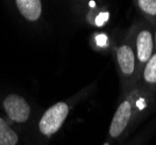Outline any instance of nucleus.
<instances>
[{"label":"nucleus","instance_id":"1","mask_svg":"<svg viewBox=\"0 0 156 145\" xmlns=\"http://www.w3.org/2000/svg\"><path fill=\"white\" fill-rule=\"evenodd\" d=\"M155 102L156 93L146 89L140 84L121 93L110 123L106 143L108 145L114 144L126 138L153 112Z\"/></svg>","mask_w":156,"mask_h":145},{"label":"nucleus","instance_id":"2","mask_svg":"<svg viewBox=\"0 0 156 145\" xmlns=\"http://www.w3.org/2000/svg\"><path fill=\"white\" fill-rule=\"evenodd\" d=\"M90 91V86L82 89L77 94L70 96L69 99L62 100L47 108L37 119L35 120L30 131L26 138V145H44L51 137H54L69 117L72 108L79 101L84 99Z\"/></svg>","mask_w":156,"mask_h":145},{"label":"nucleus","instance_id":"3","mask_svg":"<svg viewBox=\"0 0 156 145\" xmlns=\"http://www.w3.org/2000/svg\"><path fill=\"white\" fill-rule=\"evenodd\" d=\"M0 110L26 140L35 120L37 119L32 101L21 93L0 91Z\"/></svg>","mask_w":156,"mask_h":145},{"label":"nucleus","instance_id":"4","mask_svg":"<svg viewBox=\"0 0 156 145\" xmlns=\"http://www.w3.org/2000/svg\"><path fill=\"white\" fill-rule=\"evenodd\" d=\"M112 52L120 81L121 93H125L137 85L140 79L136 56L127 30L113 44Z\"/></svg>","mask_w":156,"mask_h":145},{"label":"nucleus","instance_id":"5","mask_svg":"<svg viewBox=\"0 0 156 145\" xmlns=\"http://www.w3.org/2000/svg\"><path fill=\"white\" fill-rule=\"evenodd\" d=\"M127 33L129 35L132 46L135 51L139 74H141L143 66L156 52L153 26L143 19L136 20L130 25V27L127 29Z\"/></svg>","mask_w":156,"mask_h":145},{"label":"nucleus","instance_id":"6","mask_svg":"<svg viewBox=\"0 0 156 145\" xmlns=\"http://www.w3.org/2000/svg\"><path fill=\"white\" fill-rule=\"evenodd\" d=\"M11 13L28 26L41 22L43 18V2L41 0H14L6 2Z\"/></svg>","mask_w":156,"mask_h":145},{"label":"nucleus","instance_id":"7","mask_svg":"<svg viewBox=\"0 0 156 145\" xmlns=\"http://www.w3.org/2000/svg\"><path fill=\"white\" fill-rule=\"evenodd\" d=\"M0 145H26L23 136L0 113Z\"/></svg>","mask_w":156,"mask_h":145},{"label":"nucleus","instance_id":"8","mask_svg":"<svg viewBox=\"0 0 156 145\" xmlns=\"http://www.w3.org/2000/svg\"><path fill=\"white\" fill-rule=\"evenodd\" d=\"M139 84L150 92L156 93V52L143 66Z\"/></svg>","mask_w":156,"mask_h":145},{"label":"nucleus","instance_id":"9","mask_svg":"<svg viewBox=\"0 0 156 145\" xmlns=\"http://www.w3.org/2000/svg\"><path fill=\"white\" fill-rule=\"evenodd\" d=\"M133 5L139 14L151 26L156 23V0H135Z\"/></svg>","mask_w":156,"mask_h":145},{"label":"nucleus","instance_id":"10","mask_svg":"<svg viewBox=\"0 0 156 145\" xmlns=\"http://www.w3.org/2000/svg\"><path fill=\"white\" fill-rule=\"evenodd\" d=\"M108 40L107 39V35L105 36L104 34H97L96 36H94V42H96V46L97 48H105V42L104 41Z\"/></svg>","mask_w":156,"mask_h":145},{"label":"nucleus","instance_id":"11","mask_svg":"<svg viewBox=\"0 0 156 145\" xmlns=\"http://www.w3.org/2000/svg\"><path fill=\"white\" fill-rule=\"evenodd\" d=\"M126 145H141V140L139 138H136L135 140H133V142H129L128 144H126Z\"/></svg>","mask_w":156,"mask_h":145},{"label":"nucleus","instance_id":"12","mask_svg":"<svg viewBox=\"0 0 156 145\" xmlns=\"http://www.w3.org/2000/svg\"><path fill=\"white\" fill-rule=\"evenodd\" d=\"M153 30H154V42H155V49H156V23L153 26Z\"/></svg>","mask_w":156,"mask_h":145}]
</instances>
